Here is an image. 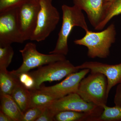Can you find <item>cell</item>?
Listing matches in <instances>:
<instances>
[{"label": "cell", "instance_id": "cell-1", "mask_svg": "<svg viewBox=\"0 0 121 121\" xmlns=\"http://www.w3.org/2000/svg\"><path fill=\"white\" fill-rule=\"evenodd\" d=\"M115 26L111 24L106 29L99 32L89 31L82 39L74 41L76 45H83L87 48V56L91 58L105 59L110 54V48L116 40Z\"/></svg>", "mask_w": 121, "mask_h": 121}, {"label": "cell", "instance_id": "cell-2", "mask_svg": "<svg viewBox=\"0 0 121 121\" xmlns=\"http://www.w3.org/2000/svg\"><path fill=\"white\" fill-rule=\"evenodd\" d=\"M62 23L55 47L50 54L66 56L69 52L68 39L72 29L75 26L80 27L85 31H89L88 26L82 11L74 5L70 7L63 5Z\"/></svg>", "mask_w": 121, "mask_h": 121}, {"label": "cell", "instance_id": "cell-3", "mask_svg": "<svg viewBox=\"0 0 121 121\" xmlns=\"http://www.w3.org/2000/svg\"><path fill=\"white\" fill-rule=\"evenodd\" d=\"M107 89L105 76L99 72H91L80 81L76 93L85 101L104 108L109 96Z\"/></svg>", "mask_w": 121, "mask_h": 121}, {"label": "cell", "instance_id": "cell-4", "mask_svg": "<svg viewBox=\"0 0 121 121\" xmlns=\"http://www.w3.org/2000/svg\"><path fill=\"white\" fill-rule=\"evenodd\" d=\"M40 8L35 29L31 41H43L56 28L60 19V13L52 4V0H39Z\"/></svg>", "mask_w": 121, "mask_h": 121}, {"label": "cell", "instance_id": "cell-5", "mask_svg": "<svg viewBox=\"0 0 121 121\" xmlns=\"http://www.w3.org/2000/svg\"><path fill=\"white\" fill-rule=\"evenodd\" d=\"M79 70L76 66L66 59L41 66L36 70L29 72L28 73L35 81L33 89H39L44 82L61 80Z\"/></svg>", "mask_w": 121, "mask_h": 121}, {"label": "cell", "instance_id": "cell-6", "mask_svg": "<svg viewBox=\"0 0 121 121\" xmlns=\"http://www.w3.org/2000/svg\"><path fill=\"white\" fill-rule=\"evenodd\" d=\"M23 58V63L19 68L12 71L19 76L20 74L29 72L31 69L54 62L66 59V56L60 54L47 55L38 51L36 46L32 43H27L20 50Z\"/></svg>", "mask_w": 121, "mask_h": 121}, {"label": "cell", "instance_id": "cell-7", "mask_svg": "<svg viewBox=\"0 0 121 121\" xmlns=\"http://www.w3.org/2000/svg\"><path fill=\"white\" fill-rule=\"evenodd\" d=\"M17 9L0 13V47L13 43L24 42L20 31L17 20Z\"/></svg>", "mask_w": 121, "mask_h": 121}, {"label": "cell", "instance_id": "cell-8", "mask_svg": "<svg viewBox=\"0 0 121 121\" xmlns=\"http://www.w3.org/2000/svg\"><path fill=\"white\" fill-rule=\"evenodd\" d=\"M56 114L61 111H74L94 113L101 116L104 108L85 101L77 93H73L54 100L47 106Z\"/></svg>", "mask_w": 121, "mask_h": 121}, {"label": "cell", "instance_id": "cell-9", "mask_svg": "<svg viewBox=\"0 0 121 121\" xmlns=\"http://www.w3.org/2000/svg\"><path fill=\"white\" fill-rule=\"evenodd\" d=\"M40 8L39 2L30 0L17 9L18 24L24 41L30 40L35 29Z\"/></svg>", "mask_w": 121, "mask_h": 121}, {"label": "cell", "instance_id": "cell-10", "mask_svg": "<svg viewBox=\"0 0 121 121\" xmlns=\"http://www.w3.org/2000/svg\"><path fill=\"white\" fill-rule=\"evenodd\" d=\"M90 71V69H82L69 75L59 83L52 86H41L39 89L57 99L71 93H76L80 81Z\"/></svg>", "mask_w": 121, "mask_h": 121}, {"label": "cell", "instance_id": "cell-11", "mask_svg": "<svg viewBox=\"0 0 121 121\" xmlns=\"http://www.w3.org/2000/svg\"><path fill=\"white\" fill-rule=\"evenodd\" d=\"M76 66L79 69H88L91 72H99L105 76L108 81V95L114 86L121 83V63L110 65L99 62L89 61Z\"/></svg>", "mask_w": 121, "mask_h": 121}, {"label": "cell", "instance_id": "cell-12", "mask_svg": "<svg viewBox=\"0 0 121 121\" xmlns=\"http://www.w3.org/2000/svg\"><path fill=\"white\" fill-rule=\"evenodd\" d=\"M74 5L86 12L90 23L95 29L103 21L107 5L104 0H72Z\"/></svg>", "mask_w": 121, "mask_h": 121}, {"label": "cell", "instance_id": "cell-13", "mask_svg": "<svg viewBox=\"0 0 121 121\" xmlns=\"http://www.w3.org/2000/svg\"><path fill=\"white\" fill-rule=\"evenodd\" d=\"M101 116L94 113L74 111H65L57 113L55 121H99Z\"/></svg>", "mask_w": 121, "mask_h": 121}, {"label": "cell", "instance_id": "cell-14", "mask_svg": "<svg viewBox=\"0 0 121 121\" xmlns=\"http://www.w3.org/2000/svg\"><path fill=\"white\" fill-rule=\"evenodd\" d=\"M0 110L13 121H22L23 113L11 95H0Z\"/></svg>", "mask_w": 121, "mask_h": 121}, {"label": "cell", "instance_id": "cell-15", "mask_svg": "<svg viewBox=\"0 0 121 121\" xmlns=\"http://www.w3.org/2000/svg\"><path fill=\"white\" fill-rule=\"evenodd\" d=\"M20 83L19 76L12 71L0 69V94L11 95L15 87Z\"/></svg>", "mask_w": 121, "mask_h": 121}, {"label": "cell", "instance_id": "cell-16", "mask_svg": "<svg viewBox=\"0 0 121 121\" xmlns=\"http://www.w3.org/2000/svg\"><path fill=\"white\" fill-rule=\"evenodd\" d=\"M11 95L23 112L29 108L31 92L20 82L15 87Z\"/></svg>", "mask_w": 121, "mask_h": 121}, {"label": "cell", "instance_id": "cell-17", "mask_svg": "<svg viewBox=\"0 0 121 121\" xmlns=\"http://www.w3.org/2000/svg\"><path fill=\"white\" fill-rule=\"evenodd\" d=\"M31 98L29 107L44 108L57 99L52 95L43 92L39 89L30 90Z\"/></svg>", "mask_w": 121, "mask_h": 121}, {"label": "cell", "instance_id": "cell-18", "mask_svg": "<svg viewBox=\"0 0 121 121\" xmlns=\"http://www.w3.org/2000/svg\"><path fill=\"white\" fill-rule=\"evenodd\" d=\"M107 4L108 7L105 17L95 30H102L113 17L121 14V0H115L112 3Z\"/></svg>", "mask_w": 121, "mask_h": 121}, {"label": "cell", "instance_id": "cell-19", "mask_svg": "<svg viewBox=\"0 0 121 121\" xmlns=\"http://www.w3.org/2000/svg\"><path fill=\"white\" fill-rule=\"evenodd\" d=\"M99 121H121V107L105 106Z\"/></svg>", "mask_w": 121, "mask_h": 121}, {"label": "cell", "instance_id": "cell-20", "mask_svg": "<svg viewBox=\"0 0 121 121\" xmlns=\"http://www.w3.org/2000/svg\"><path fill=\"white\" fill-rule=\"evenodd\" d=\"M13 54L11 45L0 47V69H7L12 62Z\"/></svg>", "mask_w": 121, "mask_h": 121}, {"label": "cell", "instance_id": "cell-21", "mask_svg": "<svg viewBox=\"0 0 121 121\" xmlns=\"http://www.w3.org/2000/svg\"><path fill=\"white\" fill-rule=\"evenodd\" d=\"M44 108L29 107L23 112L22 121H36L42 114Z\"/></svg>", "mask_w": 121, "mask_h": 121}, {"label": "cell", "instance_id": "cell-22", "mask_svg": "<svg viewBox=\"0 0 121 121\" xmlns=\"http://www.w3.org/2000/svg\"><path fill=\"white\" fill-rule=\"evenodd\" d=\"M30 0H0V13L18 8Z\"/></svg>", "mask_w": 121, "mask_h": 121}, {"label": "cell", "instance_id": "cell-23", "mask_svg": "<svg viewBox=\"0 0 121 121\" xmlns=\"http://www.w3.org/2000/svg\"><path fill=\"white\" fill-rule=\"evenodd\" d=\"M19 78L20 82L26 88L29 90L33 89L35 81L28 72L20 74L19 76Z\"/></svg>", "mask_w": 121, "mask_h": 121}, {"label": "cell", "instance_id": "cell-24", "mask_svg": "<svg viewBox=\"0 0 121 121\" xmlns=\"http://www.w3.org/2000/svg\"><path fill=\"white\" fill-rule=\"evenodd\" d=\"M56 115L53 110L47 106L44 108L42 114L36 121H54V117Z\"/></svg>", "mask_w": 121, "mask_h": 121}, {"label": "cell", "instance_id": "cell-25", "mask_svg": "<svg viewBox=\"0 0 121 121\" xmlns=\"http://www.w3.org/2000/svg\"><path fill=\"white\" fill-rule=\"evenodd\" d=\"M114 102L115 106L121 107V83L118 84L117 87Z\"/></svg>", "mask_w": 121, "mask_h": 121}, {"label": "cell", "instance_id": "cell-26", "mask_svg": "<svg viewBox=\"0 0 121 121\" xmlns=\"http://www.w3.org/2000/svg\"><path fill=\"white\" fill-rule=\"evenodd\" d=\"M0 121H13L12 119L2 111H0Z\"/></svg>", "mask_w": 121, "mask_h": 121}, {"label": "cell", "instance_id": "cell-27", "mask_svg": "<svg viewBox=\"0 0 121 121\" xmlns=\"http://www.w3.org/2000/svg\"><path fill=\"white\" fill-rule=\"evenodd\" d=\"M115 0H104V2L106 3H111Z\"/></svg>", "mask_w": 121, "mask_h": 121}, {"label": "cell", "instance_id": "cell-28", "mask_svg": "<svg viewBox=\"0 0 121 121\" xmlns=\"http://www.w3.org/2000/svg\"><path fill=\"white\" fill-rule=\"evenodd\" d=\"M33 0L35 1H37V2H39V0Z\"/></svg>", "mask_w": 121, "mask_h": 121}]
</instances>
